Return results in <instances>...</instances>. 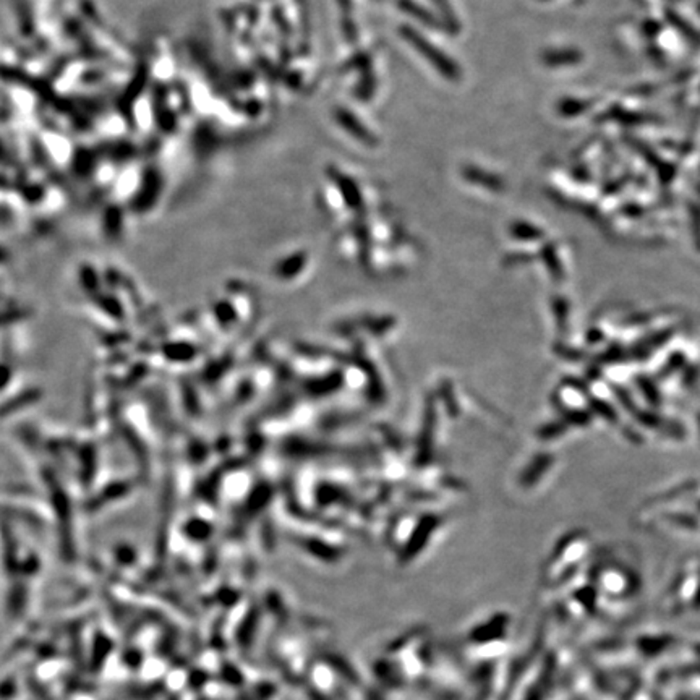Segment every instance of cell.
Wrapping results in <instances>:
<instances>
[{"instance_id": "obj_1", "label": "cell", "mask_w": 700, "mask_h": 700, "mask_svg": "<svg viewBox=\"0 0 700 700\" xmlns=\"http://www.w3.org/2000/svg\"><path fill=\"white\" fill-rule=\"evenodd\" d=\"M401 34L415 50H419V54L424 57L425 60L431 63V67L435 68L436 72L443 75L444 78L451 80V82H459L461 68L457 67L456 62L451 60L448 55H444L443 50H439L435 44L426 41L425 36H421L419 31L410 26H404L401 30Z\"/></svg>"}, {"instance_id": "obj_2", "label": "cell", "mask_w": 700, "mask_h": 700, "mask_svg": "<svg viewBox=\"0 0 700 700\" xmlns=\"http://www.w3.org/2000/svg\"><path fill=\"white\" fill-rule=\"evenodd\" d=\"M335 119H338V122L343 125L352 136H355L357 140H360L365 144H375V136L352 112L345 111V109H338V111H335Z\"/></svg>"}, {"instance_id": "obj_3", "label": "cell", "mask_w": 700, "mask_h": 700, "mask_svg": "<svg viewBox=\"0 0 700 700\" xmlns=\"http://www.w3.org/2000/svg\"><path fill=\"white\" fill-rule=\"evenodd\" d=\"M334 178L339 182V187H340V190H343V195H344V200L347 201V205L355 208V210L358 206H362L360 193H358V188H357V185L354 183V181H350V178H347L345 176H343V173H339V172L334 173Z\"/></svg>"}, {"instance_id": "obj_4", "label": "cell", "mask_w": 700, "mask_h": 700, "mask_svg": "<svg viewBox=\"0 0 700 700\" xmlns=\"http://www.w3.org/2000/svg\"><path fill=\"white\" fill-rule=\"evenodd\" d=\"M464 176L467 178H470V181L473 183H480V185H483V187H487L490 190L501 188V181H500V178L495 177V176H491V173L483 172V171L468 169V171L464 172Z\"/></svg>"}, {"instance_id": "obj_5", "label": "cell", "mask_w": 700, "mask_h": 700, "mask_svg": "<svg viewBox=\"0 0 700 700\" xmlns=\"http://www.w3.org/2000/svg\"><path fill=\"white\" fill-rule=\"evenodd\" d=\"M397 5L401 7L402 10H406L407 14H410L412 16H416L420 21H424V23H428V25H433V18L430 15L426 14V11L420 7L419 4H415L414 0H397Z\"/></svg>"}, {"instance_id": "obj_6", "label": "cell", "mask_w": 700, "mask_h": 700, "mask_svg": "<svg viewBox=\"0 0 700 700\" xmlns=\"http://www.w3.org/2000/svg\"><path fill=\"white\" fill-rule=\"evenodd\" d=\"M511 232L514 237H517V239H524V240H534V239H538V237H540V230L534 227L532 224H527V222H516L512 225Z\"/></svg>"}]
</instances>
